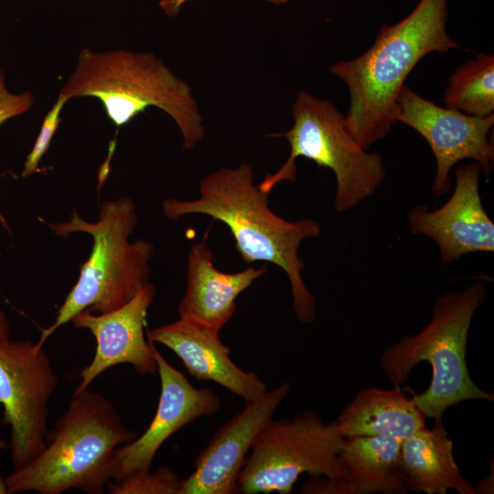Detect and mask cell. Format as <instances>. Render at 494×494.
Masks as SVG:
<instances>
[{"label": "cell", "instance_id": "obj_1", "mask_svg": "<svg viewBox=\"0 0 494 494\" xmlns=\"http://www.w3.org/2000/svg\"><path fill=\"white\" fill-rule=\"evenodd\" d=\"M253 176L249 164L220 167L199 181L196 199H166L163 213L174 220L202 214L224 223L245 263L268 262L285 271L297 319L312 323L316 302L302 278L305 263L298 249L305 239L320 235V224L313 219L288 221L274 213L269 208V195L254 184Z\"/></svg>", "mask_w": 494, "mask_h": 494}, {"label": "cell", "instance_id": "obj_2", "mask_svg": "<svg viewBox=\"0 0 494 494\" xmlns=\"http://www.w3.org/2000/svg\"><path fill=\"white\" fill-rule=\"evenodd\" d=\"M446 3L420 0L405 18L383 25L363 54L329 68L349 89L345 125L365 150L385 138L397 122L398 95L414 66L431 52L460 48L446 31Z\"/></svg>", "mask_w": 494, "mask_h": 494}, {"label": "cell", "instance_id": "obj_3", "mask_svg": "<svg viewBox=\"0 0 494 494\" xmlns=\"http://www.w3.org/2000/svg\"><path fill=\"white\" fill-rule=\"evenodd\" d=\"M113 403L89 388L73 393L42 452L5 477L7 493L102 494L113 479L116 449L137 437Z\"/></svg>", "mask_w": 494, "mask_h": 494}, {"label": "cell", "instance_id": "obj_4", "mask_svg": "<svg viewBox=\"0 0 494 494\" xmlns=\"http://www.w3.org/2000/svg\"><path fill=\"white\" fill-rule=\"evenodd\" d=\"M137 220L134 202L122 197L104 201L94 222L74 211L70 221L48 223L55 234L85 232L93 243L77 283L58 309L54 323L41 331L38 344L43 346L59 328L84 310L102 314L123 306L149 283L155 248L146 240L130 241Z\"/></svg>", "mask_w": 494, "mask_h": 494}, {"label": "cell", "instance_id": "obj_5", "mask_svg": "<svg viewBox=\"0 0 494 494\" xmlns=\"http://www.w3.org/2000/svg\"><path fill=\"white\" fill-rule=\"evenodd\" d=\"M59 94L68 100L97 98L117 127L147 107H157L177 124L185 149L193 148L205 134L189 85L152 53L125 49L95 52L84 48Z\"/></svg>", "mask_w": 494, "mask_h": 494}, {"label": "cell", "instance_id": "obj_6", "mask_svg": "<svg viewBox=\"0 0 494 494\" xmlns=\"http://www.w3.org/2000/svg\"><path fill=\"white\" fill-rule=\"evenodd\" d=\"M487 296L483 279L463 290L444 294L435 300L431 320L424 328L402 338L381 355V368L394 386L406 381L418 363H429V386L420 394L413 392L416 405L426 418L439 421L446 410L463 401H494L493 393L474 383L467 365L472 318Z\"/></svg>", "mask_w": 494, "mask_h": 494}, {"label": "cell", "instance_id": "obj_7", "mask_svg": "<svg viewBox=\"0 0 494 494\" xmlns=\"http://www.w3.org/2000/svg\"><path fill=\"white\" fill-rule=\"evenodd\" d=\"M294 125L285 133L268 134L285 137L290 154L280 168L267 174L258 184L270 195L282 181L296 179L295 159L303 156L318 166L329 168L336 177L334 208L347 211L370 197L383 182L387 172L379 153H369L350 134L345 116L328 101L300 91L292 108Z\"/></svg>", "mask_w": 494, "mask_h": 494}, {"label": "cell", "instance_id": "obj_8", "mask_svg": "<svg viewBox=\"0 0 494 494\" xmlns=\"http://www.w3.org/2000/svg\"><path fill=\"white\" fill-rule=\"evenodd\" d=\"M344 439L337 421L325 424L311 410L292 419L272 418L252 444L238 489L244 494H289L303 473L342 480Z\"/></svg>", "mask_w": 494, "mask_h": 494}, {"label": "cell", "instance_id": "obj_9", "mask_svg": "<svg viewBox=\"0 0 494 494\" xmlns=\"http://www.w3.org/2000/svg\"><path fill=\"white\" fill-rule=\"evenodd\" d=\"M58 376L43 346L0 339V403L10 427L11 459L19 469L46 446L48 403Z\"/></svg>", "mask_w": 494, "mask_h": 494}, {"label": "cell", "instance_id": "obj_10", "mask_svg": "<svg viewBox=\"0 0 494 494\" xmlns=\"http://www.w3.org/2000/svg\"><path fill=\"white\" fill-rule=\"evenodd\" d=\"M397 122L420 134L428 143L436 161L432 194L439 198L451 187L452 167L461 160L473 159L489 177L494 160V144L488 134L494 124V113L478 117L423 98L405 84L397 99Z\"/></svg>", "mask_w": 494, "mask_h": 494}, {"label": "cell", "instance_id": "obj_11", "mask_svg": "<svg viewBox=\"0 0 494 494\" xmlns=\"http://www.w3.org/2000/svg\"><path fill=\"white\" fill-rule=\"evenodd\" d=\"M153 351L161 382L157 408L145 431L116 449L112 479L114 481L150 470L157 451L172 435L199 417L215 413L221 405L214 391L195 387L169 364L155 342Z\"/></svg>", "mask_w": 494, "mask_h": 494}, {"label": "cell", "instance_id": "obj_12", "mask_svg": "<svg viewBox=\"0 0 494 494\" xmlns=\"http://www.w3.org/2000/svg\"><path fill=\"white\" fill-rule=\"evenodd\" d=\"M480 174L477 162L456 166L455 188L444 205L435 210L416 205L408 213L411 231L435 242L445 264L467 253L494 252V223L479 195Z\"/></svg>", "mask_w": 494, "mask_h": 494}, {"label": "cell", "instance_id": "obj_13", "mask_svg": "<svg viewBox=\"0 0 494 494\" xmlns=\"http://www.w3.org/2000/svg\"><path fill=\"white\" fill-rule=\"evenodd\" d=\"M291 385L284 382L246 402L214 435L195 461L193 472L181 480L178 494H231L260 430L273 418Z\"/></svg>", "mask_w": 494, "mask_h": 494}, {"label": "cell", "instance_id": "obj_14", "mask_svg": "<svg viewBox=\"0 0 494 494\" xmlns=\"http://www.w3.org/2000/svg\"><path fill=\"white\" fill-rule=\"evenodd\" d=\"M156 295L154 284L148 283L128 303L107 313L82 311L70 321L80 329L89 330L96 340L95 354L79 376L81 381L73 393H79L106 370L130 364L143 375L157 372L153 341L145 338V318Z\"/></svg>", "mask_w": 494, "mask_h": 494}, {"label": "cell", "instance_id": "obj_15", "mask_svg": "<svg viewBox=\"0 0 494 494\" xmlns=\"http://www.w3.org/2000/svg\"><path fill=\"white\" fill-rule=\"evenodd\" d=\"M149 340L171 349L188 372L199 381H213L246 402L267 391L266 383L253 371H245L230 358V349L220 338V330L189 317L146 331Z\"/></svg>", "mask_w": 494, "mask_h": 494}, {"label": "cell", "instance_id": "obj_16", "mask_svg": "<svg viewBox=\"0 0 494 494\" xmlns=\"http://www.w3.org/2000/svg\"><path fill=\"white\" fill-rule=\"evenodd\" d=\"M187 267V287L178 306L179 317L220 331L232 317L237 297L267 272L266 266L221 272L214 266L213 254L203 242L191 246Z\"/></svg>", "mask_w": 494, "mask_h": 494}, {"label": "cell", "instance_id": "obj_17", "mask_svg": "<svg viewBox=\"0 0 494 494\" xmlns=\"http://www.w3.org/2000/svg\"><path fill=\"white\" fill-rule=\"evenodd\" d=\"M454 443L441 420L434 428H422L402 441L401 467L408 490L426 494H477V487L459 470L453 453Z\"/></svg>", "mask_w": 494, "mask_h": 494}, {"label": "cell", "instance_id": "obj_18", "mask_svg": "<svg viewBox=\"0 0 494 494\" xmlns=\"http://www.w3.org/2000/svg\"><path fill=\"white\" fill-rule=\"evenodd\" d=\"M426 416L399 386L360 391L337 421L344 438L384 436L401 441L426 427Z\"/></svg>", "mask_w": 494, "mask_h": 494}, {"label": "cell", "instance_id": "obj_19", "mask_svg": "<svg viewBox=\"0 0 494 494\" xmlns=\"http://www.w3.org/2000/svg\"><path fill=\"white\" fill-rule=\"evenodd\" d=\"M401 445V440L384 436L345 438L339 456L346 475L337 481L338 494L407 493Z\"/></svg>", "mask_w": 494, "mask_h": 494}, {"label": "cell", "instance_id": "obj_20", "mask_svg": "<svg viewBox=\"0 0 494 494\" xmlns=\"http://www.w3.org/2000/svg\"><path fill=\"white\" fill-rule=\"evenodd\" d=\"M446 107L468 115L485 117L494 113V56L479 53L458 67L445 90Z\"/></svg>", "mask_w": 494, "mask_h": 494}, {"label": "cell", "instance_id": "obj_21", "mask_svg": "<svg viewBox=\"0 0 494 494\" xmlns=\"http://www.w3.org/2000/svg\"><path fill=\"white\" fill-rule=\"evenodd\" d=\"M181 480L167 467L138 473L119 481L111 480L107 490L112 494H178Z\"/></svg>", "mask_w": 494, "mask_h": 494}, {"label": "cell", "instance_id": "obj_22", "mask_svg": "<svg viewBox=\"0 0 494 494\" xmlns=\"http://www.w3.org/2000/svg\"><path fill=\"white\" fill-rule=\"evenodd\" d=\"M68 101L66 97L59 94L58 100L47 113L34 146L27 155L24 164L23 177H28L37 172L38 164L47 152L51 139L59 127L61 121L60 113Z\"/></svg>", "mask_w": 494, "mask_h": 494}, {"label": "cell", "instance_id": "obj_23", "mask_svg": "<svg viewBox=\"0 0 494 494\" xmlns=\"http://www.w3.org/2000/svg\"><path fill=\"white\" fill-rule=\"evenodd\" d=\"M34 96L30 91L14 93L6 86L5 76L0 70V124L27 112L33 105Z\"/></svg>", "mask_w": 494, "mask_h": 494}, {"label": "cell", "instance_id": "obj_24", "mask_svg": "<svg viewBox=\"0 0 494 494\" xmlns=\"http://www.w3.org/2000/svg\"><path fill=\"white\" fill-rule=\"evenodd\" d=\"M188 0H160L159 1V6L163 9V11L169 16H176L180 9L181 6L187 2ZM268 2H271L274 5H282L286 3L288 0H266Z\"/></svg>", "mask_w": 494, "mask_h": 494}, {"label": "cell", "instance_id": "obj_25", "mask_svg": "<svg viewBox=\"0 0 494 494\" xmlns=\"http://www.w3.org/2000/svg\"><path fill=\"white\" fill-rule=\"evenodd\" d=\"M9 338V324L4 312L0 309V339Z\"/></svg>", "mask_w": 494, "mask_h": 494}, {"label": "cell", "instance_id": "obj_26", "mask_svg": "<svg viewBox=\"0 0 494 494\" xmlns=\"http://www.w3.org/2000/svg\"><path fill=\"white\" fill-rule=\"evenodd\" d=\"M7 489L5 482V478H3L0 474V494H6Z\"/></svg>", "mask_w": 494, "mask_h": 494}, {"label": "cell", "instance_id": "obj_27", "mask_svg": "<svg viewBox=\"0 0 494 494\" xmlns=\"http://www.w3.org/2000/svg\"><path fill=\"white\" fill-rule=\"evenodd\" d=\"M5 446H6L5 442L0 439V448H5Z\"/></svg>", "mask_w": 494, "mask_h": 494}]
</instances>
